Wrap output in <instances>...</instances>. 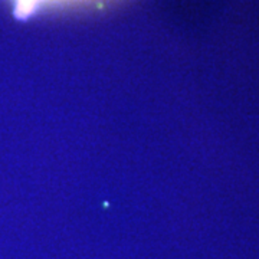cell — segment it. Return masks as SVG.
Returning <instances> with one entry per match:
<instances>
[{"mask_svg":"<svg viewBox=\"0 0 259 259\" xmlns=\"http://www.w3.org/2000/svg\"><path fill=\"white\" fill-rule=\"evenodd\" d=\"M19 2V8L23 10H28L30 9L33 5H36L39 2H42V0H18Z\"/></svg>","mask_w":259,"mask_h":259,"instance_id":"1","label":"cell"}]
</instances>
